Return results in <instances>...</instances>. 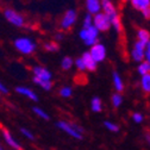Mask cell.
<instances>
[{
    "label": "cell",
    "mask_w": 150,
    "mask_h": 150,
    "mask_svg": "<svg viewBox=\"0 0 150 150\" xmlns=\"http://www.w3.org/2000/svg\"><path fill=\"white\" fill-rule=\"evenodd\" d=\"M89 52L92 55V57L97 61V63L98 62H103L105 60V57H106V48H105V45H103L100 43L93 45Z\"/></svg>",
    "instance_id": "52a82bcc"
},
{
    "label": "cell",
    "mask_w": 150,
    "mask_h": 150,
    "mask_svg": "<svg viewBox=\"0 0 150 150\" xmlns=\"http://www.w3.org/2000/svg\"><path fill=\"white\" fill-rule=\"evenodd\" d=\"M101 5H103V10H104V13L111 19V23H112V26H113L118 32H122L123 28H122V21L120 18L116 11V7L115 5L112 4L111 0H101Z\"/></svg>",
    "instance_id": "6da1fadb"
},
{
    "label": "cell",
    "mask_w": 150,
    "mask_h": 150,
    "mask_svg": "<svg viewBox=\"0 0 150 150\" xmlns=\"http://www.w3.org/2000/svg\"><path fill=\"white\" fill-rule=\"evenodd\" d=\"M71 66H73V60L70 59V57H64L63 60H62V62H61V67L63 68V69H69V68H71Z\"/></svg>",
    "instance_id": "603a6c76"
},
{
    "label": "cell",
    "mask_w": 150,
    "mask_h": 150,
    "mask_svg": "<svg viewBox=\"0 0 150 150\" xmlns=\"http://www.w3.org/2000/svg\"><path fill=\"white\" fill-rule=\"evenodd\" d=\"M33 74H35V78H38L41 80H45V81L51 80V73L43 67H35Z\"/></svg>",
    "instance_id": "8fae6325"
},
{
    "label": "cell",
    "mask_w": 150,
    "mask_h": 150,
    "mask_svg": "<svg viewBox=\"0 0 150 150\" xmlns=\"http://www.w3.org/2000/svg\"><path fill=\"white\" fill-rule=\"evenodd\" d=\"M33 82H35V83H37V85H40L42 88H44V89H47V91H49V89L51 88V86H52L51 81L41 80V79H38V78H33Z\"/></svg>",
    "instance_id": "44dd1931"
},
{
    "label": "cell",
    "mask_w": 150,
    "mask_h": 150,
    "mask_svg": "<svg viewBox=\"0 0 150 150\" xmlns=\"http://www.w3.org/2000/svg\"><path fill=\"white\" fill-rule=\"evenodd\" d=\"M132 6L138 11H144L150 7V0H131Z\"/></svg>",
    "instance_id": "9a60e30c"
},
{
    "label": "cell",
    "mask_w": 150,
    "mask_h": 150,
    "mask_svg": "<svg viewBox=\"0 0 150 150\" xmlns=\"http://www.w3.org/2000/svg\"><path fill=\"white\" fill-rule=\"evenodd\" d=\"M124 1H129V0H124Z\"/></svg>",
    "instance_id": "8d00e7d4"
},
{
    "label": "cell",
    "mask_w": 150,
    "mask_h": 150,
    "mask_svg": "<svg viewBox=\"0 0 150 150\" xmlns=\"http://www.w3.org/2000/svg\"><path fill=\"white\" fill-rule=\"evenodd\" d=\"M91 107H92V111H93V112H100V111L103 110L100 98H98V97L93 98L92 101H91Z\"/></svg>",
    "instance_id": "d6986e66"
},
{
    "label": "cell",
    "mask_w": 150,
    "mask_h": 150,
    "mask_svg": "<svg viewBox=\"0 0 150 150\" xmlns=\"http://www.w3.org/2000/svg\"><path fill=\"white\" fill-rule=\"evenodd\" d=\"M21 131H22V134H23L26 138H29V139H33V138H35V137H33V135L30 132L29 130H26V129H24V127H23V129H21Z\"/></svg>",
    "instance_id": "f546056e"
},
{
    "label": "cell",
    "mask_w": 150,
    "mask_h": 150,
    "mask_svg": "<svg viewBox=\"0 0 150 150\" xmlns=\"http://www.w3.org/2000/svg\"><path fill=\"white\" fill-rule=\"evenodd\" d=\"M33 112L35 113L38 116V117H41V118H43V119H49V116H48V113H45V112L42 110V108H40V107H33Z\"/></svg>",
    "instance_id": "cb8c5ba5"
},
{
    "label": "cell",
    "mask_w": 150,
    "mask_h": 150,
    "mask_svg": "<svg viewBox=\"0 0 150 150\" xmlns=\"http://www.w3.org/2000/svg\"><path fill=\"white\" fill-rule=\"evenodd\" d=\"M71 93L73 92H71V88L70 87H63L60 91V96L63 97V98H69L71 96Z\"/></svg>",
    "instance_id": "484cf974"
},
{
    "label": "cell",
    "mask_w": 150,
    "mask_h": 150,
    "mask_svg": "<svg viewBox=\"0 0 150 150\" xmlns=\"http://www.w3.org/2000/svg\"><path fill=\"white\" fill-rule=\"evenodd\" d=\"M57 126H59L62 131L67 132L69 136L76 138V139H82V135H81V134H82V129L79 127L76 124H69V123H67V122L61 120V122L57 123Z\"/></svg>",
    "instance_id": "277c9868"
},
{
    "label": "cell",
    "mask_w": 150,
    "mask_h": 150,
    "mask_svg": "<svg viewBox=\"0 0 150 150\" xmlns=\"http://www.w3.org/2000/svg\"><path fill=\"white\" fill-rule=\"evenodd\" d=\"M138 73L142 75V76H145V75L150 74V63L148 61L141 62V64L138 66Z\"/></svg>",
    "instance_id": "e0dca14e"
},
{
    "label": "cell",
    "mask_w": 150,
    "mask_h": 150,
    "mask_svg": "<svg viewBox=\"0 0 150 150\" xmlns=\"http://www.w3.org/2000/svg\"><path fill=\"white\" fill-rule=\"evenodd\" d=\"M86 6L89 13L98 14L101 8V0H86Z\"/></svg>",
    "instance_id": "4fadbf2b"
},
{
    "label": "cell",
    "mask_w": 150,
    "mask_h": 150,
    "mask_svg": "<svg viewBox=\"0 0 150 150\" xmlns=\"http://www.w3.org/2000/svg\"><path fill=\"white\" fill-rule=\"evenodd\" d=\"M92 25H93V19H92L91 14H87L83 21V28H91Z\"/></svg>",
    "instance_id": "83f0119b"
},
{
    "label": "cell",
    "mask_w": 150,
    "mask_h": 150,
    "mask_svg": "<svg viewBox=\"0 0 150 150\" xmlns=\"http://www.w3.org/2000/svg\"><path fill=\"white\" fill-rule=\"evenodd\" d=\"M98 32L99 30L94 25H92L91 28H82V30L80 31V38L86 45L93 47L98 44Z\"/></svg>",
    "instance_id": "7a4b0ae2"
},
{
    "label": "cell",
    "mask_w": 150,
    "mask_h": 150,
    "mask_svg": "<svg viewBox=\"0 0 150 150\" xmlns=\"http://www.w3.org/2000/svg\"><path fill=\"white\" fill-rule=\"evenodd\" d=\"M75 64H76V67H78L79 70H85L86 69V66H85L82 59H78L76 61H75Z\"/></svg>",
    "instance_id": "f1b7e54d"
},
{
    "label": "cell",
    "mask_w": 150,
    "mask_h": 150,
    "mask_svg": "<svg viewBox=\"0 0 150 150\" xmlns=\"http://www.w3.org/2000/svg\"><path fill=\"white\" fill-rule=\"evenodd\" d=\"M0 150H4V149H3V148H1V149H0Z\"/></svg>",
    "instance_id": "74e56055"
},
{
    "label": "cell",
    "mask_w": 150,
    "mask_h": 150,
    "mask_svg": "<svg viewBox=\"0 0 150 150\" xmlns=\"http://www.w3.org/2000/svg\"><path fill=\"white\" fill-rule=\"evenodd\" d=\"M142 14L144 16V18H146V19H150V7L144 10V11H142Z\"/></svg>",
    "instance_id": "1f68e13d"
},
{
    "label": "cell",
    "mask_w": 150,
    "mask_h": 150,
    "mask_svg": "<svg viewBox=\"0 0 150 150\" xmlns=\"http://www.w3.org/2000/svg\"><path fill=\"white\" fill-rule=\"evenodd\" d=\"M4 14H5V18L7 19V22H10L11 24H13L18 28L24 26V18L19 13H17L16 11H13L11 8H7V10H5Z\"/></svg>",
    "instance_id": "8992f818"
},
{
    "label": "cell",
    "mask_w": 150,
    "mask_h": 150,
    "mask_svg": "<svg viewBox=\"0 0 150 150\" xmlns=\"http://www.w3.org/2000/svg\"><path fill=\"white\" fill-rule=\"evenodd\" d=\"M132 119L136 122V123H141L143 122V116L141 113H134L132 115Z\"/></svg>",
    "instance_id": "4dcf8cb0"
},
{
    "label": "cell",
    "mask_w": 150,
    "mask_h": 150,
    "mask_svg": "<svg viewBox=\"0 0 150 150\" xmlns=\"http://www.w3.org/2000/svg\"><path fill=\"white\" fill-rule=\"evenodd\" d=\"M104 125L106 126V129H108L110 131H113V132H117V131H119V126L115 123H111V122H104Z\"/></svg>",
    "instance_id": "d4e9b609"
},
{
    "label": "cell",
    "mask_w": 150,
    "mask_h": 150,
    "mask_svg": "<svg viewBox=\"0 0 150 150\" xmlns=\"http://www.w3.org/2000/svg\"><path fill=\"white\" fill-rule=\"evenodd\" d=\"M62 37H63V36H62L61 33H57V35H56V36H55V38H56V40H57V41H60V40H62Z\"/></svg>",
    "instance_id": "836d02e7"
},
{
    "label": "cell",
    "mask_w": 150,
    "mask_h": 150,
    "mask_svg": "<svg viewBox=\"0 0 150 150\" xmlns=\"http://www.w3.org/2000/svg\"><path fill=\"white\" fill-rule=\"evenodd\" d=\"M142 89L146 94L150 93V74L142 78Z\"/></svg>",
    "instance_id": "ffe728a7"
},
{
    "label": "cell",
    "mask_w": 150,
    "mask_h": 150,
    "mask_svg": "<svg viewBox=\"0 0 150 150\" xmlns=\"http://www.w3.org/2000/svg\"><path fill=\"white\" fill-rule=\"evenodd\" d=\"M145 59H146V61L150 63V54H148V52H145Z\"/></svg>",
    "instance_id": "e575fe53"
},
{
    "label": "cell",
    "mask_w": 150,
    "mask_h": 150,
    "mask_svg": "<svg viewBox=\"0 0 150 150\" xmlns=\"http://www.w3.org/2000/svg\"><path fill=\"white\" fill-rule=\"evenodd\" d=\"M145 52H148V54H150V42L146 44V51Z\"/></svg>",
    "instance_id": "d590c367"
},
{
    "label": "cell",
    "mask_w": 150,
    "mask_h": 150,
    "mask_svg": "<svg viewBox=\"0 0 150 150\" xmlns=\"http://www.w3.org/2000/svg\"><path fill=\"white\" fill-rule=\"evenodd\" d=\"M81 59H82V61L86 66V69H88L91 71H94L97 69V61L92 57L91 52H85Z\"/></svg>",
    "instance_id": "7c38bea8"
},
{
    "label": "cell",
    "mask_w": 150,
    "mask_h": 150,
    "mask_svg": "<svg viewBox=\"0 0 150 150\" xmlns=\"http://www.w3.org/2000/svg\"><path fill=\"white\" fill-rule=\"evenodd\" d=\"M44 49H47L48 51H56V50H59V45L55 42H51V43L44 44Z\"/></svg>",
    "instance_id": "4316f807"
},
{
    "label": "cell",
    "mask_w": 150,
    "mask_h": 150,
    "mask_svg": "<svg viewBox=\"0 0 150 150\" xmlns=\"http://www.w3.org/2000/svg\"><path fill=\"white\" fill-rule=\"evenodd\" d=\"M0 91H1V93H4V94H6V93H8V89L1 83V85H0Z\"/></svg>",
    "instance_id": "d6a6232c"
},
{
    "label": "cell",
    "mask_w": 150,
    "mask_h": 150,
    "mask_svg": "<svg viewBox=\"0 0 150 150\" xmlns=\"http://www.w3.org/2000/svg\"><path fill=\"white\" fill-rule=\"evenodd\" d=\"M1 132H3V136H4V139L6 141V143L11 146V148H13L14 150H24L22 146H21V144L18 143L13 137H12V135H11V132L7 130V129H5V127H1Z\"/></svg>",
    "instance_id": "30bf717a"
},
{
    "label": "cell",
    "mask_w": 150,
    "mask_h": 150,
    "mask_svg": "<svg viewBox=\"0 0 150 150\" xmlns=\"http://www.w3.org/2000/svg\"><path fill=\"white\" fill-rule=\"evenodd\" d=\"M93 23H94V26L99 30V31H107L112 23L111 19L105 14V13H98L96 14V17L93 18Z\"/></svg>",
    "instance_id": "5b68a950"
},
{
    "label": "cell",
    "mask_w": 150,
    "mask_h": 150,
    "mask_svg": "<svg viewBox=\"0 0 150 150\" xmlns=\"http://www.w3.org/2000/svg\"><path fill=\"white\" fill-rule=\"evenodd\" d=\"M16 92H17V93H19V94H23V96L30 98V99L33 100V101H37V100H38L37 96L35 94V93H33L30 88H26V87H17V88H16Z\"/></svg>",
    "instance_id": "5bb4252c"
},
{
    "label": "cell",
    "mask_w": 150,
    "mask_h": 150,
    "mask_svg": "<svg viewBox=\"0 0 150 150\" xmlns=\"http://www.w3.org/2000/svg\"><path fill=\"white\" fill-rule=\"evenodd\" d=\"M76 21V11L75 10H68L63 18H62V22H61V26L63 29H69L74 23Z\"/></svg>",
    "instance_id": "ba28073f"
},
{
    "label": "cell",
    "mask_w": 150,
    "mask_h": 150,
    "mask_svg": "<svg viewBox=\"0 0 150 150\" xmlns=\"http://www.w3.org/2000/svg\"><path fill=\"white\" fill-rule=\"evenodd\" d=\"M137 40H138V42H141V43H143V44L146 45L150 42V33L146 30L141 29L137 32Z\"/></svg>",
    "instance_id": "2e32d148"
},
{
    "label": "cell",
    "mask_w": 150,
    "mask_h": 150,
    "mask_svg": "<svg viewBox=\"0 0 150 150\" xmlns=\"http://www.w3.org/2000/svg\"><path fill=\"white\" fill-rule=\"evenodd\" d=\"M14 47H16V49L18 51L24 54V55H30L36 49V44L30 38H25V37H22V38L16 40Z\"/></svg>",
    "instance_id": "3957f363"
},
{
    "label": "cell",
    "mask_w": 150,
    "mask_h": 150,
    "mask_svg": "<svg viewBox=\"0 0 150 150\" xmlns=\"http://www.w3.org/2000/svg\"><path fill=\"white\" fill-rule=\"evenodd\" d=\"M111 100H112V104H113L115 107H118V106L123 103V97L117 93V94H113V96H112V99H111Z\"/></svg>",
    "instance_id": "7402d4cb"
},
{
    "label": "cell",
    "mask_w": 150,
    "mask_h": 150,
    "mask_svg": "<svg viewBox=\"0 0 150 150\" xmlns=\"http://www.w3.org/2000/svg\"><path fill=\"white\" fill-rule=\"evenodd\" d=\"M145 49H146L145 44H143L138 41L135 43V47L132 50V57L135 61H142L145 57V51H146Z\"/></svg>",
    "instance_id": "9c48e42d"
},
{
    "label": "cell",
    "mask_w": 150,
    "mask_h": 150,
    "mask_svg": "<svg viewBox=\"0 0 150 150\" xmlns=\"http://www.w3.org/2000/svg\"><path fill=\"white\" fill-rule=\"evenodd\" d=\"M113 83H115V87L118 92H123L124 89V83L122 81V78L119 76V74L118 73H113Z\"/></svg>",
    "instance_id": "ac0fdd59"
}]
</instances>
